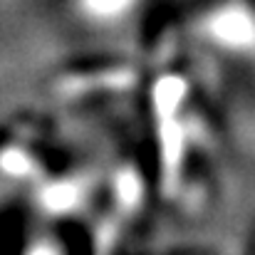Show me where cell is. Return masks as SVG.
I'll list each match as a JSON object with an SVG mask.
<instances>
[{"instance_id":"cell-1","label":"cell","mask_w":255,"mask_h":255,"mask_svg":"<svg viewBox=\"0 0 255 255\" xmlns=\"http://www.w3.org/2000/svg\"><path fill=\"white\" fill-rule=\"evenodd\" d=\"M35 255H50V253L47 251H40V253H35Z\"/></svg>"}]
</instances>
